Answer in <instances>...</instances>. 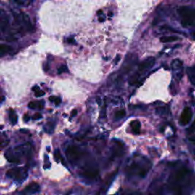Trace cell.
I'll list each match as a JSON object with an SVG mask.
<instances>
[{
	"label": "cell",
	"instance_id": "1",
	"mask_svg": "<svg viewBox=\"0 0 195 195\" xmlns=\"http://www.w3.org/2000/svg\"><path fill=\"white\" fill-rule=\"evenodd\" d=\"M194 185L195 178L192 171L181 167L171 174L167 188L172 195H188L193 191Z\"/></svg>",
	"mask_w": 195,
	"mask_h": 195
},
{
	"label": "cell",
	"instance_id": "2",
	"mask_svg": "<svg viewBox=\"0 0 195 195\" xmlns=\"http://www.w3.org/2000/svg\"><path fill=\"white\" fill-rule=\"evenodd\" d=\"M151 162L146 158L143 157L140 159L134 160L126 168V173L130 178H145L149 171L150 170Z\"/></svg>",
	"mask_w": 195,
	"mask_h": 195
},
{
	"label": "cell",
	"instance_id": "3",
	"mask_svg": "<svg viewBox=\"0 0 195 195\" xmlns=\"http://www.w3.org/2000/svg\"><path fill=\"white\" fill-rule=\"evenodd\" d=\"M178 12L181 17V23L184 28L193 26L195 19V9L191 6H182L178 9Z\"/></svg>",
	"mask_w": 195,
	"mask_h": 195
},
{
	"label": "cell",
	"instance_id": "4",
	"mask_svg": "<svg viewBox=\"0 0 195 195\" xmlns=\"http://www.w3.org/2000/svg\"><path fill=\"white\" fill-rule=\"evenodd\" d=\"M14 22L22 31H32L33 26L30 22V18L25 13H14Z\"/></svg>",
	"mask_w": 195,
	"mask_h": 195
},
{
	"label": "cell",
	"instance_id": "5",
	"mask_svg": "<svg viewBox=\"0 0 195 195\" xmlns=\"http://www.w3.org/2000/svg\"><path fill=\"white\" fill-rule=\"evenodd\" d=\"M6 176L14 181H23L27 178L28 172L25 168H14L6 172Z\"/></svg>",
	"mask_w": 195,
	"mask_h": 195
},
{
	"label": "cell",
	"instance_id": "6",
	"mask_svg": "<svg viewBox=\"0 0 195 195\" xmlns=\"http://www.w3.org/2000/svg\"><path fill=\"white\" fill-rule=\"evenodd\" d=\"M66 155L69 161L74 164L83 157V152L79 147L75 146H70L66 149Z\"/></svg>",
	"mask_w": 195,
	"mask_h": 195
},
{
	"label": "cell",
	"instance_id": "7",
	"mask_svg": "<svg viewBox=\"0 0 195 195\" xmlns=\"http://www.w3.org/2000/svg\"><path fill=\"white\" fill-rule=\"evenodd\" d=\"M192 116H193V112L191 110V108L189 107H184L182 113H181L180 119H179V124L181 126L187 125L191 120Z\"/></svg>",
	"mask_w": 195,
	"mask_h": 195
},
{
	"label": "cell",
	"instance_id": "8",
	"mask_svg": "<svg viewBox=\"0 0 195 195\" xmlns=\"http://www.w3.org/2000/svg\"><path fill=\"white\" fill-rule=\"evenodd\" d=\"M156 63V60H155V58L154 57H148L146 59H145L144 61H143L140 65H139V67H138V72H140L141 74V72H146V70H149L150 68H152V66H154Z\"/></svg>",
	"mask_w": 195,
	"mask_h": 195
},
{
	"label": "cell",
	"instance_id": "9",
	"mask_svg": "<svg viewBox=\"0 0 195 195\" xmlns=\"http://www.w3.org/2000/svg\"><path fill=\"white\" fill-rule=\"evenodd\" d=\"M99 172L97 169H94V168H88L86 170L83 171L82 173H80V175L85 179L89 180V181H94L96 180L99 177Z\"/></svg>",
	"mask_w": 195,
	"mask_h": 195
},
{
	"label": "cell",
	"instance_id": "10",
	"mask_svg": "<svg viewBox=\"0 0 195 195\" xmlns=\"http://www.w3.org/2000/svg\"><path fill=\"white\" fill-rule=\"evenodd\" d=\"M40 191V185L36 182L30 183L23 191L19 192L20 195H32Z\"/></svg>",
	"mask_w": 195,
	"mask_h": 195
},
{
	"label": "cell",
	"instance_id": "11",
	"mask_svg": "<svg viewBox=\"0 0 195 195\" xmlns=\"http://www.w3.org/2000/svg\"><path fill=\"white\" fill-rule=\"evenodd\" d=\"M5 156H6V158L7 159V160L9 162L16 163V164H18V163L21 162V160L18 159V158L14 155L12 150V149H9L6 151V153H5Z\"/></svg>",
	"mask_w": 195,
	"mask_h": 195
},
{
	"label": "cell",
	"instance_id": "12",
	"mask_svg": "<svg viewBox=\"0 0 195 195\" xmlns=\"http://www.w3.org/2000/svg\"><path fill=\"white\" fill-rule=\"evenodd\" d=\"M187 134H188V140L195 144V120L193 124L187 130Z\"/></svg>",
	"mask_w": 195,
	"mask_h": 195
},
{
	"label": "cell",
	"instance_id": "13",
	"mask_svg": "<svg viewBox=\"0 0 195 195\" xmlns=\"http://www.w3.org/2000/svg\"><path fill=\"white\" fill-rule=\"evenodd\" d=\"M55 126H56V123L54 120H49L47 121V123L44 125L43 127V130L46 133H49V134H51L53 133L54 131V129H55Z\"/></svg>",
	"mask_w": 195,
	"mask_h": 195
},
{
	"label": "cell",
	"instance_id": "14",
	"mask_svg": "<svg viewBox=\"0 0 195 195\" xmlns=\"http://www.w3.org/2000/svg\"><path fill=\"white\" fill-rule=\"evenodd\" d=\"M130 127L132 132L134 134H140V128H141V124L139 120H133L130 123Z\"/></svg>",
	"mask_w": 195,
	"mask_h": 195
},
{
	"label": "cell",
	"instance_id": "15",
	"mask_svg": "<svg viewBox=\"0 0 195 195\" xmlns=\"http://www.w3.org/2000/svg\"><path fill=\"white\" fill-rule=\"evenodd\" d=\"M187 74L189 78L191 83L195 86V66L192 67H188L187 69Z\"/></svg>",
	"mask_w": 195,
	"mask_h": 195
},
{
	"label": "cell",
	"instance_id": "16",
	"mask_svg": "<svg viewBox=\"0 0 195 195\" xmlns=\"http://www.w3.org/2000/svg\"><path fill=\"white\" fill-rule=\"evenodd\" d=\"M9 120L11 122L12 125H15L18 122V115L15 113V111L12 109H10L9 111Z\"/></svg>",
	"mask_w": 195,
	"mask_h": 195
},
{
	"label": "cell",
	"instance_id": "17",
	"mask_svg": "<svg viewBox=\"0 0 195 195\" xmlns=\"http://www.w3.org/2000/svg\"><path fill=\"white\" fill-rule=\"evenodd\" d=\"M12 50V47L9 45L0 44V57H2L6 54H9Z\"/></svg>",
	"mask_w": 195,
	"mask_h": 195
},
{
	"label": "cell",
	"instance_id": "18",
	"mask_svg": "<svg viewBox=\"0 0 195 195\" xmlns=\"http://www.w3.org/2000/svg\"><path fill=\"white\" fill-rule=\"evenodd\" d=\"M43 107H44L43 101H31L28 104V107L31 109H36V108L43 109Z\"/></svg>",
	"mask_w": 195,
	"mask_h": 195
},
{
	"label": "cell",
	"instance_id": "19",
	"mask_svg": "<svg viewBox=\"0 0 195 195\" xmlns=\"http://www.w3.org/2000/svg\"><path fill=\"white\" fill-rule=\"evenodd\" d=\"M140 75H141V74H140V72H135L133 75H131V76L129 78V84L130 85V86H133V85H136V83L139 82V79H140Z\"/></svg>",
	"mask_w": 195,
	"mask_h": 195
},
{
	"label": "cell",
	"instance_id": "20",
	"mask_svg": "<svg viewBox=\"0 0 195 195\" xmlns=\"http://www.w3.org/2000/svg\"><path fill=\"white\" fill-rule=\"evenodd\" d=\"M179 38L176 37V36H165V37H162L160 41L162 43H169V42H173L178 41Z\"/></svg>",
	"mask_w": 195,
	"mask_h": 195
},
{
	"label": "cell",
	"instance_id": "21",
	"mask_svg": "<svg viewBox=\"0 0 195 195\" xmlns=\"http://www.w3.org/2000/svg\"><path fill=\"white\" fill-rule=\"evenodd\" d=\"M182 66H183L182 61L179 60V59H175V60L172 61V67L174 70L181 69L182 68Z\"/></svg>",
	"mask_w": 195,
	"mask_h": 195
},
{
	"label": "cell",
	"instance_id": "22",
	"mask_svg": "<svg viewBox=\"0 0 195 195\" xmlns=\"http://www.w3.org/2000/svg\"><path fill=\"white\" fill-rule=\"evenodd\" d=\"M126 115L125 110H118L115 113V120H120L123 118Z\"/></svg>",
	"mask_w": 195,
	"mask_h": 195
},
{
	"label": "cell",
	"instance_id": "23",
	"mask_svg": "<svg viewBox=\"0 0 195 195\" xmlns=\"http://www.w3.org/2000/svg\"><path fill=\"white\" fill-rule=\"evenodd\" d=\"M61 159H62V156H61L59 150V149H56V151L54 152V159L57 162H59Z\"/></svg>",
	"mask_w": 195,
	"mask_h": 195
},
{
	"label": "cell",
	"instance_id": "24",
	"mask_svg": "<svg viewBox=\"0 0 195 195\" xmlns=\"http://www.w3.org/2000/svg\"><path fill=\"white\" fill-rule=\"evenodd\" d=\"M57 72H58V74L63 73V72H68V68H67V66H66V65H61L59 68H58Z\"/></svg>",
	"mask_w": 195,
	"mask_h": 195
},
{
	"label": "cell",
	"instance_id": "25",
	"mask_svg": "<svg viewBox=\"0 0 195 195\" xmlns=\"http://www.w3.org/2000/svg\"><path fill=\"white\" fill-rule=\"evenodd\" d=\"M165 111H166V108H165V107H159L156 109V114H158V115H164Z\"/></svg>",
	"mask_w": 195,
	"mask_h": 195
},
{
	"label": "cell",
	"instance_id": "26",
	"mask_svg": "<svg viewBox=\"0 0 195 195\" xmlns=\"http://www.w3.org/2000/svg\"><path fill=\"white\" fill-rule=\"evenodd\" d=\"M9 143V141H6V140L2 139V137H0V149H2L4 146H6Z\"/></svg>",
	"mask_w": 195,
	"mask_h": 195
},
{
	"label": "cell",
	"instance_id": "27",
	"mask_svg": "<svg viewBox=\"0 0 195 195\" xmlns=\"http://www.w3.org/2000/svg\"><path fill=\"white\" fill-rule=\"evenodd\" d=\"M44 161H45V165H44V168H49L50 167V161H49V158L47 155H45L44 156Z\"/></svg>",
	"mask_w": 195,
	"mask_h": 195
},
{
	"label": "cell",
	"instance_id": "28",
	"mask_svg": "<svg viewBox=\"0 0 195 195\" xmlns=\"http://www.w3.org/2000/svg\"><path fill=\"white\" fill-rule=\"evenodd\" d=\"M8 18L6 13L5 12L4 10H2V9H0V21H2V20L5 19V18Z\"/></svg>",
	"mask_w": 195,
	"mask_h": 195
},
{
	"label": "cell",
	"instance_id": "29",
	"mask_svg": "<svg viewBox=\"0 0 195 195\" xmlns=\"http://www.w3.org/2000/svg\"><path fill=\"white\" fill-rule=\"evenodd\" d=\"M44 95H45L44 91H41V90L34 93V95H35V97H37V98H40V97H42V96H43Z\"/></svg>",
	"mask_w": 195,
	"mask_h": 195
},
{
	"label": "cell",
	"instance_id": "30",
	"mask_svg": "<svg viewBox=\"0 0 195 195\" xmlns=\"http://www.w3.org/2000/svg\"><path fill=\"white\" fill-rule=\"evenodd\" d=\"M41 118H42V115H41V114H39V113L35 114V115H34V117H32L33 120H39V119Z\"/></svg>",
	"mask_w": 195,
	"mask_h": 195
},
{
	"label": "cell",
	"instance_id": "31",
	"mask_svg": "<svg viewBox=\"0 0 195 195\" xmlns=\"http://www.w3.org/2000/svg\"><path fill=\"white\" fill-rule=\"evenodd\" d=\"M120 54H117V55L116 56V57H115V60H114V65L117 64L119 61H120Z\"/></svg>",
	"mask_w": 195,
	"mask_h": 195
},
{
	"label": "cell",
	"instance_id": "32",
	"mask_svg": "<svg viewBox=\"0 0 195 195\" xmlns=\"http://www.w3.org/2000/svg\"><path fill=\"white\" fill-rule=\"evenodd\" d=\"M67 43H70V44H75V41L74 40V38H69L67 39Z\"/></svg>",
	"mask_w": 195,
	"mask_h": 195
},
{
	"label": "cell",
	"instance_id": "33",
	"mask_svg": "<svg viewBox=\"0 0 195 195\" xmlns=\"http://www.w3.org/2000/svg\"><path fill=\"white\" fill-rule=\"evenodd\" d=\"M54 103L56 104V105H59V104L61 103V99H60V98H59V97H57V98H56V99H55V101H54Z\"/></svg>",
	"mask_w": 195,
	"mask_h": 195
},
{
	"label": "cell",
	"instance_id": "34",
	"mask_svg": "<svg viewBox=\"0 0 195 195\" xmlns=\"http://www.w3.org/2000/svg\"><path fill=\"white\" fill-rule=\"evenodd\" d=\"M30 119V116H28V114H26L25 115H24V120H25V122H28L29 121V120Z\"/></svg>",
	"mask_w": 195,
	"mask_h": 195
},
{
	"label": "cell",
	"instance_id": "35",
	"mask_svg": "<svg viewBox=\"0 0 195 195\" xmlns=\"http://www.w3.org/2000/svg\"><path fill=\"white\" fill-rule=\"evenodd\" d=\"M32 91H34V93H35V92H37V91H40V88H39V87H38V86H34V87H33V88H32Z\"/></svg>",
	"mask_w": 195,
	"mask_h": 195
},
{
	"label": "cell",
	"instance_id": "36",
	"mask_svg": "<svg viewBox=\"0 0 195 195\" xmlns=\"http://www.w3.org/2000/svg\"><path fill=\"white\" fill-rule=\"evenodd\" d=\"M14 2L18 4V5H25V1H19V0H18V1H14Z\"/></svg>",
	"mask_w": 195,
	"mask_h": 195
},
{
	"label": "cell",
	"instance_id": "37",
	"mask_svg": "<svg viewBox=\"0 0 195 195\" xmlns=\"http://www.w3.org/2000/svg\"><path fill=\"white\" fill-rule=\"evenodd\" d=\"M76 115H77V110L76 109H74L73 111H72L71 112V115H72V117H75V116H76Z\"/></svg>",
	"mask_w": 195,
	"mask_h": 195
},
{
	"label": "cell",
	"instance_id": "38",
	"mask_svg": "<svg viewBox=\"0 0 195 195\" xmlns=\"http://www.w3.org/2000/svg\"><path fill=\"white\" fill-rule=\"evenodd\" d=\"M56 98H57V97H55V96H50V98H49V101H51V102H54Z\"/></svg>",
	"mask_w": 195,
	"mask_h": 195
},
{
	"label": "cell",
	"instance_id": "39",
	"mask_svg": "<svg viewBox=\"0 0 195 195\" xmlns=\"http://www.w3.org/2000/svg\"><path fill=\"white\" fill-rule=\"evenodd\" d=\"M103 14H104V13H103V11H102V10H99L98 12H97V14H98L99 17H100L101 15H103Z\"/></svg>",
	"mask_w": 195,
	"mask_h": 195
},
{
	"label": "cell",
	"instance_id": "40",
	"mask_svg": "<svg viewBox=\"0 0 195 195\" xmlns=\"http://www.w3.org/2000/svg\"><path fill=\"white\" fill-rule=\"evenodd\" d=\"M104 20H105V18H104V16H101V17H99V21L100 22H104Z\"/></svg>",
	"mask_w": 195,
	"mask_h": 195
},
{
	"label": "cell",
	"instance_id": "41",
	"mask_svg": "<svg viewBox=\"0 0 195 195\" xmlns=\"http://www.w3.org/2000/svg\"><path fill=\"white\" fill-rule=\"evenodd\" d=\"M97 101H98L99 104H101V100H100V99H99V98H98V99H97Z\"/></svg>",
	"mask_w": 195,
	"mask_h": 195
},
{
	"label": "cell",
	"instance_id": "42",
	"mask_svg": "<svg viewBox=\"0 0 195 195\" xmlns=\"http://www.w3.org/2000/svg\"><path fill=\"white\" fill-rule=\"evenodd\" d=\"M193 39L195 41V30L193 32Z\"/></svg>",
	"mask_w": 195,
	"mask_h": 195
},
{
	"label": "cell",
	"instance_id": "43",
	"mask_svg": "<svg viewBox=\"0 0 195 195\" xmlns=\"http://www.w3.org/2000/svg\"><path fill=\"white\" fill-rule=\"evenodd\" d=\"M108 15H109L110 17H111V16H112V15H113V14H112V13H111V12H109V13H108Z\"/></svg>",
	"mask_w": 195,
	"mask_h": 195
},
{
	"label": "cell",
	"instance_id": "44",
	"mask_svg": "<svg viewBox=\"0 0 195 195\" xmlns=\"http://www.w3.org/2000/svg\"><path fill=\"white\" fill-rule=\"evenodd\" d=\"M194 156H195V149H194Z\"/></svg>",
	"mask_w": 195,
	"mask_h": 195
},
{
	"label": "cell",
	"instance_id": "45",
	"mask_svg": "<svg viewBox=\"0 0 195 195\" xmlns=\"http://www.w3.org/2000/svg\"><path fill=\"white\" fill-rule=\"evenodd\" d=\"M147 195H152V194H147Z\"/></svg>",
	"mask_w": 195,
	"mask_h": 195
}]
</instances>
